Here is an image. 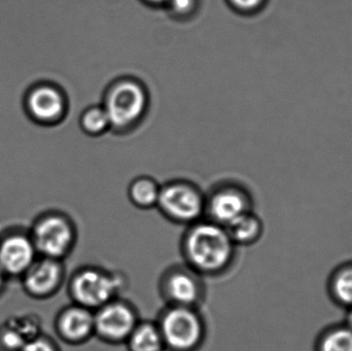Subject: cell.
<instances>
[{
    "instance_id": "obj_18",
    "label": "cell",
    "mask_w": 352,
    "mask_h": 351,
    "mask_svg": "<svg viewBox=\"0 0 352 351\" xmlns=\"http://www.w3.org/2000/svg\"><path fill=\"white\" fill-rule=\"evenodd\" d=\"M329 293L335 303L344 308H352V263L335 270L329 280Z\"/></svg>"
},
{
    "instance_id": "obj_25",
    "label": "cell",
    "mask_w": 352,
    "mask_h": 351,
    "mask_svg": "<svg viewBox=\"0 0 352 351\" xmlns=\"http://www.w3.org/2000/svg\"><path fill=\"white\" fill-rule=\"evenodd\" d=\"M148 3L152 4V5H157V6H161V5H166L169 3V1L170 0H146Z\"/></svg>"
},
{
    "instance_id": "obj_24",
    "label": "cell",
    "mask_w": 352,
    "mask_h": 351,
    "mask_svg": "<svg viewBox=\"0 0 352 351\" xmlns=\"http://www.w3.org/2000/svg\"><path fill=\"white\" fill-rule=\"evenodd\" d=\"M8 276L1 271L0 269V297L3 295V293L6 292V284H8Z\"/></svg>"
},
{
    "instance_id": "obj_17",
    "label": "cell",
    "mask_w": 352,
    "mask_h": 351,
    "mask_svg": "<svg viewBox=\"0 0 352 351\" xmlns=\"http://www.w3.org/2000/svg\"><path fill=\"white\" fill-rule=\"evenodd\" d=\"M161 185L152 177H140L132 181L128 188V197L135 207L151 210L157 207Z\"/></svg>"
},
{
    "instance_id": "obj_16",
    "label": "cell",
    "mask_w": 352,
    "mask_h": 351,
    "mask_svg": "<svg viewBox=\"0 0 352 351\" xmlns=\"http://www.w3.org/2000/svg\"><path fill=\"white\" fill-rule=\"evenodd\" d=\"M225 228L236 247L254 245L264 232L262 220L252 210L246 212Z\"/></svg>"
},
{
    "instance_id": "obj_1",
    "label": "cell",
    "mask_w": 352,
    "mask_h": 351,
    "mask_svg": "<svg viewBox=\"0 0 352 351\" xmlns=\"http://www.w3.org/2000/svg\"><path fill=\"white\" fill-rule=\"evenodd\" d=\"M186 265L200 276H217L231 267L236 245L227 229L207 218L188 226L182 238Z\"/></svg>"
},
{
    "instance_id": "obj_2",
    "label": "cell",
    "mask_w": 352,
    "mask_h": 351,
    "mask_svg": "<svg viewBox=\"0 0 352 351\" xmlns=\"http://www.w3.org/2000/svg\"><path fill=\"white\" fill-rule=\"evenodd\" d=\"M125 276L99 266L78 268L68 280L67 291L72 303L95 311L125 290Z\"/></svg>"
},
{
    "instance_id": "obj_3",
    "label": "cell",
    "mask_w": 352,
    "mask_h": 351,
    "mask_svg": "<svg viewBox=\"0 0 352 351\" xmlns=\"http://www.w3.org/2000/svg\"><path fill=\"white\" fill-rule=\"evenodd\" d=\"M102 105L109 115L111 130L126 132L135 127L146 115L148 91L135 78H119L107 89Z\"/></svg>"
},
{
    "instance_id": "obj_10",
    "label": "cell",
    "mask_w": 352,
    "mask_h": 351,
    "mask_svg": "<svg viewBox=\"0 0 352 351\" xmlns=\"http://www.w3.org/2000/svg\"><path fill=\"white\" fill-rule=\"evenodd\" d=\"M38 257L28 229H6L0 234V269L8 280H20Z\"/></svg>"
},
{
    "instance_id": "obj_15",
    "label": "cell",
    "mask_w": 352,
    "mask_h": 351,
    "mask_svg": "<svg viewBox=\"0 0 352 351\" xmlns=\"http://www.w3.org/2000/svg\"><path fill=\"white\" fill-rule=\"evenodd\" d=\"M128 351H166L157 321H140L125 342Z\"/></svg>"
},
{
    "instance_id": "obj_20",
    "label": "cell",
    "mask_w": 352,
    "mask_h": 351,
    "mask_svg": "<svg viewBox=\"0 0 352 351\" xmlns=\"http://www.w3.org/2000/svg\"><path fill=\"white\" fill-rule=\"evenodd\" d=\"M80 126L89 136H100L111 130L109 115L103 105H92L82 111Z\"/></svg>"
},
{
    "instance_id": "obj_14",
    "label": "cell",
    "mask_w": 352,
    "mask_h": 351,
    "mask_svg": "<svg viewBox=\"0 0 352 351\" xmlns=\"http://www.w3.org/2000/svg\"><path fill=\"white\" fill-rule=\"evenodd\" d=\"M41 319L35 315L10 317L0 325V351H20L43 334Z\"/></svg>"
},
{
    "instance_id": "obj_5",
    "label": "cell",
    "mask_w": 352,
    "mask_h": 351,
    "mask_svg": "<svg viewBox=\"0 0 352 351\" xmlns=\"http://www.w3.org/2000/svg\"><path fill=\"white\" fill-rule=\"evenodd\" d=\"M166 351H197L206 337L204 319L196 307L167 305L157 319Z\"/></svg>"
},
{
    "instance_id": "obj_22",
    "label": "cell",
    "mask_w": 352,
    "mask_h": 351,
    "mask_svg": "<svg viewBox=\"0 0 352 351\" xmlns=\"http://www.w3.org/2000/svg\"><path fill=\"white\" fill-rule=\"evenodd\" d=\"M197 0H170L167 8L176 18L190 16L197 8Z\"/></svg>"
},
{
    "instance_id": "obj_23",
    "label": "cell",
    "mask_w": 352,
    "mask_h": 351,
    "mask_svg": "<svg viewBox=\"0 0 352 351\" xmlns=\"http://www.w3.org/2000/svg\"><path fill=\"white\" fill-rule=\"evenodd\" d=\"M231 5L241 14H256L262 10L266 0H229Z\"/></svg>"
},
{
    "instance_id": "obj_4",
    "label": "cell",
    "mask_w": 352,
    "mask_h": 351,
    "mask_svg": "<svg viewBox=\"0 0 352 351\" xmlns=\"http://www.w3.org/2000/svg\"><path fill=\"white\" fill-rule=\"evenodd\" d=\"M28 230L41 257L64 261L76 247L78 230L74 220L64 212H43Z\"/></svg>"
},
{
    "instance_id": "obj_26",
    "label": "cell",
    "mask_w": 352,
    "mask_h": 351,
    "mask_svg": "<svg viewBox=\"0 0 352 351\" xmlns=\"http://www.w3.org/2000/svg\"><path fill=\"white\" fill-rule=\"evenodd\" d=\"M346 325L352 329V308L349 309V315H347Z\"/></svg>"
},
{
    "instance_id": "obj_8",
    "label": "cell",
    "mask_w": 352,
    "mask_h": 351,
    "mask_svg": "<svg viewBox=\"0 0 352 351\" xmlns=\"http://www.w3.org/2000/svg\"><path fill=\"white\" fill-rule=\"evenodd\" d=\"M138 321L133 304L121 298L113 299L94 311L95 337L113 346L125 344Z\"/></svg>"
},
{
    "instance_id": "obj_21",
    "label": "cell",
    "mask_w": 352,
    "mask_h": 351,
    "mask_svg": "<svg viewBox=\"0 0 352 351\" xmlns=\"http://www.w3.org/2000/svg\"><path fill=\"white\" fill-rule=\"evenodd\" d=\"M20 351H61L57 342L45 334L27 342Z\"/></svg>"
},
{
    "instance_id": "obj_11",
    "label": "cell",
    "mask_w": 352,
    "mask_h": 351,
    "mask_svg": "<svg viewBox=\"0 0 352 351\" xmlns=\"http://www.w3.org/2000/svg\"><path fill=\"white\" fill-rule=\"evenodd\" d=\"M20 280L23 290L30 298L35 300L52 298L65 282L64 261L38 256Z\"/></svg>"
},
{
    "instance_id": "obj_12",
    "label": "cell",
    "mask_w": 352,
    "mask_h": 351,
    "mask_svg": "<svg viewBox=\"0 0 352 351\" xmlns=\"http://www.w3.org/2000/svg\"><path fill=\"white\" fill-rule=\"evenodd\" d=\"M252 201L250 194L238 185H221L205 198L207 220L227 227L234 220L252 212Z\"/></svg>"
},
{
    "instance_id": "obj_6",
    "label": "cell",
    "mask_w": 352,
    "mask_h": 351,
    "mask_svg": "<svg viewBox=\"0 0 352 351\" xmlns=\"http://www.w3.org/2000/svg\"><path fill=\"white\" fill-rule=\"evenodd\" d=\"M25 115L43 127L59 125L68 111L67 95L53 82L39 80L31 84L22 100Z\"/></svg>"
},
{
    "instance_id": "obj_13",
    "label": "cell",
    "mask_w": 352,
    "mask_h": 351,
    "mask_svg": "<svg viewBox=\"0 0 352 351\" xmlns=\"http://www.w3.org/2000/svg\"><path fill=\"white\" fill-rule=\"evenodd\" d=\"M54 329L64 343L74 346L87 343L95 337L94 311L72 302L56 315Z\"/></svg>"
},
{
    "instance_id": "obj_7",
    "label": "cell",
    "mask_w": 352,
    "mask_h": 351,
    "mask_svg": "<svg viewBox=\"0 0 352 351\" xmlns=\"http://www.w3.org/2000/svg\"><path fill=\"white\" fill-rule=\"evenodd\" d=\"M157 207L167 220L190 226L204 216L205 197L188 181H170L161 187Z\"/></svg>"
},
{
    "instance_id": "obj_9",
    "label": "cell",
    "mask_w": 352,
    "mask_h": 351,
    "mask_svg": "<svg viewBox=\"0 0 352 351\" xmlns=\"http://www.w3.org/2000/svg\"><path fill=\"white\" fill-rule=\"evenodd\" d=\"M202 276L188 266H173L161 276L159 290L167 305L196 307L204 299Z\"/></svg>"
},
{
    "instance_id": "obj_19",
    "label": "cell",
    "mask_w": 352,
    "mask_h": 351,
    "mask_svg": "<svg viewBox=\"0 0 352 351\" xmlns=\"http://www.w3.org/2000/svg\"><path fill=\"white\" fill-rule=\"evenodd\" d=\"M316 351H352V329L347 325L324 330L316 343Z\"/></svg>"
}]
</instances>
